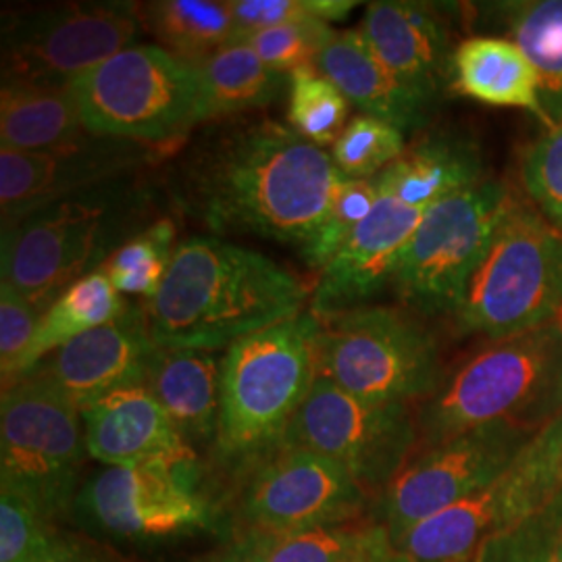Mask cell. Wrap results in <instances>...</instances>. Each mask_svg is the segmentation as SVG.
Returning a JSON list of instances; mask_svg holds the SVG:
<instances>
[{"mask_svg": "<svg viewBox=\"0 0 562 562\" xmlns=\"http://www.w3.org/2000/svg\"><path fill=\"white\" fill-rule=\"evenodd\" d=\"M346 180L331 155L283 123L238 121L183 167V204L211 229L301 244L313 238Z\"/></svg>", "mask_w": 562, "mask_h": 562, "instance_id": "obj_1", "label": "cell"}, {"mask_svg": "<svg viewBox=\"0 0 562 562\" xmlns=\"http://www.w3.org/2000/svg\"><path fill=\"white\" fill-rule=\"evenodd\" d=\"M306 285L261 252L217 238L183 241L146 319L159 348L220 350L294 319Z\"/></svg>", "mask_w": 562, "mask_h": 562, "instance_id": "obj_2", "label": "cell"}, {"mask_svg": "<svg viewBox=\"0 0 562 562\" xmlns=\"http://www.w3.org/2000/svg\"><path fill=\"white\" fill-rule=\"evenodd\" d=\"M562 417V323L487 341L419 404L417 450L487 425L542 431ZM415 450V452H417Z\"/></svg>", "mask_w": 562, "mask_h": 562, "instance_id": "obj_3", "label": "cell"}, {"mask_svg": "<svg viewBox=\"0 0 562 562\" xmlns=\"http://www.w3.org/2000/svg\"><path fill=\"white\" fill-rule=\"evenodd\" d=\"M319 327V319L306 311L227 348L215 438L223 467L246 475L283 446L317 378Z\"/></svg>", "mask_w": 562, "mask_h": 562, "instance_id": "obj_4", "label": "cell"}, {"mask_svg": "<svg viewBox=\"0 0 562 562\" xmlns=\"http://www.w3.org/2000/svg\"><path fill=\"white\" fill-rule=\"evenodd\" d=\"M88 134L171 142L213 120L201 69L162 46L134 44L71 83Z\"/></svg>", "mask_w": 562, "mask_h": 562, "instance_id": "obj_5", "label": "cell"}, {"mask_svg": "<svg viewBox=\"0 0 562 562\" xmlns=\"http://www.w3.org/2000/svg\"><path fill=\"white\" fill-rule=\"evenodd\" d=\"M454 322L490 341L562 323L561 232L515 199Z\"/></svg>", "mask_w": 562, "mask_h": 562, "instance_id": "obj_6", "label": "cell"}, {"mask_svg": "<svg viewBox=\"0 0 562 562\" xmlns=\"http://www.w3.org/2000/svg\"><path fill=\"white\" fill-rule=\"evenodd\" d=\"M317 378L369 402L427 401L443 380L440 346L406 311L359 306L319 319Z\"/></svg>", "mask_w": 562, "mask_h": 562, "instance_id": "obj_7", "label": "cell"}, {"mask_svg": "<svg viewBox=\"0 0 562 562\" xmlns=\"http://www.w3.org/2000/svg\"><path fill=\"white\" fill-rule=\"evenodd\" d=\"M513 202L503 181L490 178L427 209L392 283L402 304L422 317H457Z\"/></svg>", "mask_w": 562, "mask_h": 562, "instance_id": "obj_8", "label": "cell"}, {"mask_svg": "<svg viewBox=\"0 0 562 562\" xmlns=\"http://www.w3.org/2000/svg\"><path fill=\"white\" fill-rule=\"evenodd\" d=\"M81 413L30 373L2 390L0 487L30 498L53 521L74 508L86 450Z\"/></svg>", "mask_w": 562, "mask_h": 562, "instance_id": "obj_9", "label": "cell"}, {"mask_svg": "<svg viewBox=\"0 0 562 562\" xmlns=\"http://www.w3.org/2000/svg\"><path fill=\"white\" fill-rule=\"evenodd\" d=\"M417 443L413 404L361 401L323 378H315L283 440L340 464L369 501L401 473Z\"/></svg>", "mask_w": 562, "mask_h": 562, "instance_id": "obj_10", "label": "cell"}, {"mask_svg": "<svg viewBox=\"0 0 562 562\" xmlns=\"http://www.w3.org/2000/svg\"><path fill=\"white\" fill-rule=\"evenodd\" d=\"M562 417L546 425L498 480L404 531L394 548L413 562H469L482 543L510 529L557 485Z\"/></svg>", "mask_w": 562, "mask_h": 562, "instance_id": "obj_11", "label": "cell"}, {"mask_svg": "<svg viewBox=\"0 0 562 562\" xmlns=\"http://www.w3.org/2000/svg\"><path fill=\"white\" fill-rule=\"evenodd\" d=\"M140 11L127 2H78L13 15L2 25V81L71 86L134 46Z\"/></svg>", "mask_w": 562, "mask_h": 562, "instance_id": "obj_12", "label": "cell"}, {"mask_svg": "<svg viewBox=\"0 0 562 562\" xmlns=\"http://www.w3.org/2000/svg\"><path fill=\"white\" fill-rule=\"evenodd\" d=\"M538 434L517 425H487L417 450L373 501V521L396 540L498 480Z\"/></svg>", "mask_w": 562, "mask_h": 562, "instance_id": "obj_13", "label": "cell"}, {"mask_svg": "<svg viewBox=\"0 0 562 562\" xmlns=\"http://www.w3.org/2000/svg\"><path fill=\"white\" fill-rule=\"evenodd\" d=\"M113 213L101 196H69L2 229V281L44 313L111 248Z\"/></svg>", "mask_w": 562, "mask_h": 562, "instance_id": "obj_14", "label": "cell"}, {"mask_svg": "<svg viewBox=\"0 0 562 562\" xmlns=\"http://www.w3.org/2000/svg\"><path fill=\"white\" fill-rule=\"evenodd\" d=\"M236 536H273L317 525L361 521L367 494L348 471L322 454L281 446L244 475Z\"/></svg>", "mask_w": 562, "mask_h": 562, "instance_id": "obj_15", "label": "cell"}, {"mask_svg": "<svg viewBox=\"0 0 562 562\" xmlns=\"http://www.w3.org/2000/svg\"><path fill=\"white\" fill-rule=\"evenodd\" d=\"M186 473L161 464L106 467L83 483L74 510L117 538H169L206 527L209 508Z\"/></svg>", "mask_w": 562, "mask_h": 562, "instance_id": "obj_16", "label": "cell"}, {"mask_svg": "<svg viewBox=\"0 0 562 562\" xmlns=\"http://www.w3.org/2000/svg\"><path fill=\"white\" fill-rule=\"evenodd\" d=\"M423 213L380 194L369 217L323 267L322 280L311 296V313L325 319L359 308L385 285H392Z\"/></svg>", "mask_w": 562, "mask_h": 562, "instance_id": "obj_17", "label": "cell"}, {"mask_svg": "<svg viewBox=\"0 0 562 562\" xmlns=\"http://www.w3.org/2000/svg\"><path fill=\"white\" fill-rule=\"evenodd\" d=\"M157 350L146 315L127 308L117 322L60 346L34 373L81 411L121 387L142 385Z\"/></svg>", "mask_w": 562, "mask_h": 562, "instance_id": "obj_18", "label": "cell"}, {"mask_svg": "<svg viewBox=\"0 0 562 562\" xmlns=\"http://www.w3.org/2000/svg\"><path fill=\"white\" fill-rule=\"evenodd\" d=\"M115 140V138H111ZM81 140L65 148L23 153L0 148L2 229L69 194L127 169L140 150L123 142Z\"/></svg>", "mask_w": 562, "mask_h": 562, "instance_id": "obj_19", "label": "cell"}, {"mask_svg": "<svg viewBox=\"0 0 562 562\" xmlns=\"http://www.w3.org/2000/svg\"><path fill=\"white\" fill-rule=\"evenodd\" d=\"M86 450L106 467L161 464L192 471L196 450L173 427L146 385H130L81 408Z\"/></svg>", "mask_w": 562, "mask_h": 562, "instance_id": "obj_20", "label": "cell"}, {"mask_svg": "<svg viewBox=\"0 0 562 562\" xmlns=\"http://www.w3.org/2000/svg\"><path fill=\"white\" fill-rule=\"evenodd\" d=\"M362 38L375 57L427 102L450 83V23L440 7L425 2H373L362 18Z\"/></svg>", "mask_w": 562, "mask_h": 562, "instance_id": "obj_21", "label": "cell"}, {"mask_svg": "<svg viewBox=\"0 0 562 562\" xmlns=\"http://www.w3.org/2000/svg\"><path fill=\"white\" fill-rule=\"evenodd\" d=\"M315 67L369 117L385 121L401 132L419 130L429 120L434 104L406 88L375 57L361 30H334Z\"/></svg>", "mask_w": 562, "mask_h": 562, "instance_id": "obj_22", "label": "cell"}, {"mask_svg": "<svg viewBox=\"0 0 562 562\" xmlns=\"http://www.w3.org/2000/svg\"><path fill=\"white\" fill-rule=\"evenodd\" d=\"M373 180L380 194L427 211L490 178H485L477 142L457 132H434L406 148L398 161Z\"/></svg>", "mask_w": 562, "mask_h": 562, "instance_id": "obj_23", "label": "cell"}, {"mask_svg": "<svg viewBox=\"0 0 562 562\" xmlns=\"http://www.w3.org/2000/svg\"><path fill=\"white\" fill-rule=\"evenodd\" d=\"M144 385L192 448L211 440L215 443L222 364L211 352L159 348L150 361Z\"/></svg>", "mask_w": 562, "mask_h": 562, "instance_id": "obj_24", "label": "cell"}, {"mask_svg": "<svg viewBox=\"0 0 562 562\" xmlns=\"http://www.w3.org/2000/svg\"><path fill=\"white\" fill-rule=\"evenodd\" d=\"M450 88L492 106H515L542 121L538 78L515 42L504 36H471L454 46Z\"/></svg>", "mask_w": 562, "mask_h": 562, "instance_id": "obj_25", "label": "cell"}, {"mask_svg": "<svg viewBox=\"0 0 562 562\" xmlns=\"http://www.w3.org/2000/svg\"><path fill=\"white\" fill-rule=\"evenodd\" d=\"M80 109L71 86L2 81L0 140L4 148L38 153L83 140Z\"/></svg>", "mask_w": 562, "mask_h": 562, "instance_id": "obj_26", "label": "cell"}, {"mask_svg": "<svg viewBox=\"0 0 562 562\" xmlns=\"http://www.w3.org/2000/svg\"><path fill=\"white\" fill-rule=\"evenodd\" d=\"M498 30L515 42L538 78L546 130L562 123V0H522L492 4Z\"/></svg>", "mask_w": 562, "mask_h": 562, "instance_id": "obj_27", "label": "cell"}, {"mask_svg": "<svg viewBox=\"0 0 562 562\" xmlns=\"http://www.w3.org/2000/svg\"><path fill=\"white\" fill-rule=\"evenodd\" d=\"M125 311L127 306L121 301L120 292L102 269H94L71 283L42 313L36 336L23 359L21 380L46 361L48 355L59 350L60 346L76 340L86 331L117 322Z\"/></svg>", "mask_w": 562, "mask_h": 562, "instance_id": "obj_28", "label": "cell"}, {"mask_svg": "<svg viewBox=\"0 0 562 562\" xmlns=\"http://www.w3.org/2000/svg\"><path fill=\"white\" fill-rule=\"evenodd\" d=\"M140 18L162 42V48L196 67L238 41L229 2L161 0L146 4Z\"/></svg>", "mask_w": 562, "mask_h": 562, "instance_id": "obj_29", "label": "cell"}, {"mask_svg": "<svg viewBox=\"0 0 562 562\" xmlns=\"http://www.w3.org/2000/svg\"><path fill=\"white\" fill-rule=\"evenodd\" d=\"M213 117L236 115L280 99L285 76L271 69L246 44L236 41L199 65Z\"/></svg>", "mask_w": 562, "mask_h": 562, "instance_id": "obj_30", "label": "cell"}, {"mask_svg": "<svg viewBox=\"0 0 562 562\" xmlns=\"http://www.w3.org/2000/svg\"><path fill=\"white\" fill-rule=\"evenodd\" d=\"M383 536L387 531L375 521H350L240 538L252 543L261 562H348Z\"/></svg>", "mask_w": 562, "mask_h": 562, "instance_id": "obj_31", "label": "cell"}, {"mask_svg": "<svg viewBox=\"0 0 562 562\" xmlns=\"http://www.w3.org/2000/svg\"><path fill=\"white\" fill-rule=\"evenodd\" d=\"M469 562H562V471L550 494Z\"/></svg>", "mask_w": 562, "mask_h": 562, "instance_id": "obj_32", "label": "cell"}, {"mask_svg": "<svg viewBox=\"0 0 562 562\" xmlns=\"http://www.w3.org/2000/svg\"><path fill=\"white\" fill-rule=\"evenodd\" d=\"M288 121L302 138L315 146H334L348 125L350 101L315 65L290 74Z\"/></svg>", "mask_w": 562, "mask_h": 562, "instance_id": "obj_33", "label": "cell"}, {"mask_svg": "<svg viewBox=\"0 0 562 562\" xmlns=\"http://www.w3.org/2000/svg\"><path fill=\"white\" fill-rule=\"evenodd\" d=\"M176 225L169 220L150 225L136 238L121 244L101 269L120 294L155 299L176 252Z\"/></svg>", "mask_w": 562, "mask_h": 562, "instance_id": "obj_34", "label": "cell"}, {"mask_svg": "<svg viewBox=\"0 0 562 562\" xmlns=\"http://www.w3.org/2000/svg\"><path fill=\"white\" fill-rule=\"evenodd\" d=\"M406 153L404 132L382 120L359 115L331 148V159L348 180H373Z\"/></svg>", "mask_w": 562, "mask_h": 562, "instance_id": "obj_35", "label": "cell"}, {"mask_svg": "<svg viewBox=\"0 0 562 562\" xmlns=\"http://www.w3.org/2000/svg\"><path fill=\"white\" fill-rule=\"evenodd\" d=\"M380 199L375 180L341 181L329 211L313 238L302 246V257L311 267L323 269L355 234Z\"/></svg>", "mask_w": 562, "mask_h": 562, "instance_id": "obj_36", "label": "cell"}, {"mask_svg": "<svg viewBox=\"0 0 562 562\" xmlns=\"http://www.w3.org/2000/svg\"><path fill=\"white\" fill-rule=\"evenodd\" d=\"M521 181L536 211L562 234V123L525 148Z\"/></svg>", "mask_w": 562, "mask_h": 562, "instance_id": "obj_37", "label": "cell"}, {"mask_svg": "<svg viewBox=\"0 0 562 562\" xmlns=\"http://www.w3.org/2000/svg\"><path fill=\"white\" fill-rule=\"evenodd\" d=\"M334 30L325 21H302L267 27L244 36L246 42L271 69L290 76L292 71L315 65L325 42Z\"/></svg>", "mask_w": 562, "mask_h": 562, "instance_id": "obj_38", "label": "cell"}, {"mask_svg": "<svg viewBox=\"0 0 562 562\" xmlns=\"http://www.w3.org/2000/svg\"><path fill=\"white\" fill-rule=\"evenodd\" d=\"M41 508L20 492L0 487V562H36L53 533Z\"/></svg>", "mask_w": 562, "mask_h": 562, "instance_id": "obj_39", "label": "cell"}, {"mask_svg": "<svg viewBox=\"0 0 562 562\" xmlns=\"http://www.w3.org/2000/svg\"><path fill=\"white\" fill-rule=\"evenodd\" d=\"M41 308L21 296L20 292L2 281L0 283V373L2 390L21 380L23 359L36 336L41 323Z\"/></svg>", "mask_w": 562, "mask_h": 562, "instance_id": "obj_40", "label": "cell"}, {"mask_svg": "<svg viewBox=\"0 0 562 562\" xmlns=\"http://www.w3.org/2000/svg\"><path fill=\"white\" fill-rule=\"evenodd\" d=\"M229 7L236 21L238 41L248 34L283 23L322 21L317 15L315 0H236L229 2Z\"/></svg>", "mask_w": 562, "mask_h": 562, "instance_id": "obj_41", "label": "cell"}, {"mask_svg": "<svg viewBox=\"0 0 562 562\" xmlns=\"http://www.w3.org/2000/svg\"><path fill=\"white\" fill-rule=\"evenodd\" d=\"M201 562H261L252 543L248 542L246 538L234 536V540L225 543L217 552L209 554L204 561Z\"/></svg>", "mask_w": 562, "mask_h": 562, "instance_id": "obj_42", "label": "cell"}, {"mask_svg": "<svg viewBox=\"0 0 562 562\" xmlns=\"http://www.w3.org/2000/svg\"><path fill=\"white\" fill-rule=\"evenodd\" d=\"M348 562H413L408 557H404L401 550L394 548L390 533L383 536L382 540L367 548L361 554H357L352 561Z\"/></svg>", "mask_w": 562, "mask_h": 562, "instance_id": "obj_43", "label": "cell"}, {"mask_svg": "<svg viewBox=\"0 0 562 562\" xmlns=\"http://www.w3.org/2000/svg\"><path fill=\"white\" fill-rule=\"evenodd\" d=\"M36 562H94L86 559L80 550L71 542H65L60 538H53L48 550Z\"/></svg>", "mask_w": 562, "mask_h": 562, "instance_id": "obj_44", "label": "cell"}]
</instances>
